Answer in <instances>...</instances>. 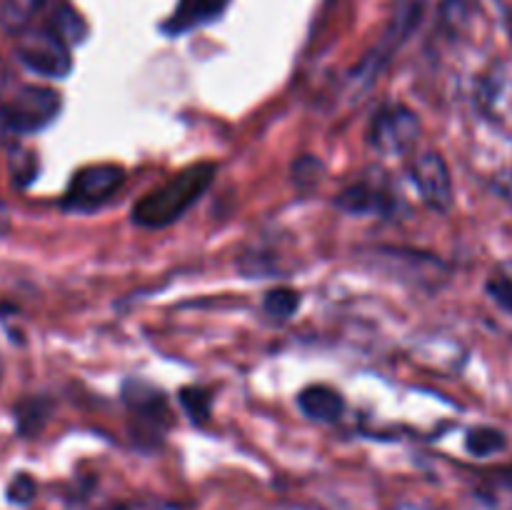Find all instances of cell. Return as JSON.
I'll list each match as a JSON object with an SVG mask.
<instances>
[{"instance_id": "e0dca14e", "label": "cell", "mask_w": 512, "mask_h": 510, "mask_svg": "<svg viewBox=\"0 0 512 510\" xmlns=\"http://www.w3.org/2000/svg\"><path fill=\"white\" fill-rule=\"evenodd\" d=\"M180 403H183L185 413L195 420L203 423L210 413V395L203 388H183L180 390Z\"/></svg>"}, {"instance_id": "7c38bea8", "label": "cell", "mask_w": 512, "mask_h": 510, "mask_svg": "<svg viewBox=\"0 0 512 510\" xmlns=\"http://www.w3.org/2000/svg\"><path fill=\"white\" fill-rule=\"evenodd\" d=\"M53 0H3L0 5V28L10 35H20L30 28L35 15Z\"/></svg>"}, {"instance_id": "8fae6325", "label": "cell", "mask_w": 512, "mask_h": 510, "mask_svg": "<svg viewBox=\"0 0 512 510\" xmlns=\"http://www.w3.org/2000/svg\"><path fill=\"white\" fill-rule=\"evenodd\" d=\"M335 205L350 215L385 213V210H390L388 198L370 183H353L345 190H340V195L335 198Z\"/></svg>"}, {"instance_id": "52a82bcc", "label": "cell", "mask_w": 512, "mask_h": 510, "mask_svg": "<svg viewBox=\"0 0 512 510\" xmlns=\"http://www.w3.org/2000/svg\"><path fill=\"white\" fill-rule=\"evenodd\" d=\"M123 400L135 418V433L155 443V438H160L170 425V408L165 395L148 380L130 378L123 383Z\"/></svg>"}, {"instance_id": "9c48e42d", "label": "cell", "mask_w": 512, "mask_h": 510, "mask_svg": "<svg viewBox=\"0 0 512 510\" xmlns=\"http://www.w3.org/2000/svg\"><path fill=\"white\" fill-rule=\"evenodd\" d=\"M230 0H180L168 20L160 25L165 35H183L188 30L203 28L225 13Z\"/></svg>"}, {"instance_id": "5bb4252c", "label": "cell", "mask_w": 512, "mask_h": 510, "mask_svg": "<svg viewBox=\"0 0 512 510\" xmlns=\"http://www.w3.org/2000/svg\"><path fill=\"white\" fill-rule=\"evenodd\" d=\"M505 445H508L505 433H500V430L495 428H485V425L470 428L468 435H465V448H468V453L475 455V458H488V455L500 453Z\"/></svg>"}, {"instance_id": "4fadbf2b", "label": "cell", "mask_w": 512, "mask_h": 510, "mask_svg": "<svg viewBox=\"0 0 512 510\" xmlns=\"http://www.w3.org/2000/svg\"><path fill=\"white\" fill-rule=\"evenodd\" d=\"M48 28L53 30L65 45H80L88 38V23H85L83 15H80L78 10L70 8V5H58Z\"/></svg>"}, {"instance_id": "9a60e30c", "label": "cell", "mask_w": 512, "mask_h": 510, "mask_svg": "<svg viewBox=\"0 0 512 510\" xmlns=\"http://www.w3.org/2000/svg\"><path fill=\"white\" fill-rule=\"evenodd\" d=\"M298 305H300V295L295 293V290H290V288L270 290V293L265 295V300H263L265 313H268L270 318H275V320H288L290 315L298 310Z\"/></svg>"}, {"instance_id": "ffe728a7", "label": "cell", "mask_w": 512, "mask_h": 510, "mask_svg": "<svg viewBox=\"0 0 512 510\" xmlns=\"http://www.w3.org/2000/svg\"><path fill=\"white\" fill-rule=\"evenodd\" d=\"M488 295L500 308L512 313V275H498V278L488 280Z\"/></svg>"}, {"instance_id": "8992f818", "label": "cell", "mask_w": 512, "mask_h": 510, "mask_svg": "<svg viewBox=\"0 0 512 510\" xmlns=\"http://www.w3.org/2000/svg\"><path fill=\"white\" fill-rule=\"evenodd\" d=\"M420 118L405 105H385L375 113L370 123V145L380 155H403L408 153L420 138Z\"/></svg>"}, {"instance_id": "ba28073f", "label": "cell", "mask_w": 512, "mask_h": 510, "mask_svg": "<svg viewBox=\"0 0 512 510\" xmlns=\"http://www.w3.org/2000/svg\"><path fill=\"white\" fill-rule=\"evenodd\" d=\"M413 183L418 185L420 195L433 210L448 213L453 208V178H450V170L440 153L428 150L415 158Z\"/></svg>"}, {"instance_id": "5b68a950", "label": "cell", "mask_w": 512, "mask_h": 510, "mask_svg": "<svg viewBox=\"0 0 512 510\" xmlns=\"http://www.w3.org/2000/svg\"><path fill=\"white\" fill-rule=\"evenodd\" d=\"M418 18H420L418 3L405 5V8L398 10L395 20L390 23L388 33H385L383 38H380V43L375 45L368 55H365L363 63H360L358 68L350 73V83H353V88L358 90V93H365V90H368L370 85L378 80L380 70L390 63V58L395 55V50L405 43V38H408L410 33H413V28L418 25Z\"/></svg>"}, {"instance_id": "30bf717a", "label": "cell", "mask_w": 512, "mask_h": 510, "mask_svg": "<svg viewBox=\"0 0 512 510\" xmlns=\"http://www.w3.org/2000/svg\"><path fill=\"white\" fill-rule=\"evenodd\" d=\"M298 405L308 418L323 420V423H335L343 415L345 400L338 390L328 385H310L298 395Z\"/></svg>"}, {"instance_id": "44dd1931", "label": "cell", "mask_w": 512, "mask_h": 510, "mask_svg": "<svg viewBox=\"0 0 512 510\" xmlns=\"http://www.w3.org/2000/svg\"><path fill=\"white\" fill-rule=\"evenodd\" d=\"M10 228V215H8V208H5V203L0 200V235L8 233Z\"/></svg>"}, {"instance_id": "d6986e66", "label": "cell", "mask_w": 512, "mask_h": 510, "mask_svg": "<svg viewBox=\"0 0 512 510\" xmlns=\"http://www.w3.org/2000/svg\"><path fill=\"white\" fill-rule=\"evenodd\" d=\"M35 498V480L30 475L20 473L10 480L8 485V500L15 505H28Z\"/></svg>"}, {"instance_id": "6da1fadb", "label": "cell", "mask_w": 512, "mask_h": 510, "mask_svg": "<svg viewBox=\"0 0 512 510\" xmlns=\"http://www.w3.org/2000/svg\"><path fill=\"white\" fill-rule=\"evenodd\" d=\"M215 170H218L215 163H208V160L180 170L178 175L165 180L163 185L150 190L148 195H143L135 203L133 223L140 225V228H165V225H173L213 185Z\"/></svg>"}, {"instance_id": "ac0fdd59", "label": "cell", "mask_w": 512, "mask_h": 510, "mask_svg": "<svg viewBox=\"0 0 512 510\" xmlns=\"http://www.w3.org/2000/svg\"><path fill=\"white\" fill-rule=\"evenodd\" d=\"M45 420V403L43 400H28L18 408V428L23 435L38 433Z\"/></svg>"}, {"instance_id": "2e32d148", "label": "cell", "mask_w": 512, "mask_h": 510, "mask_svg": "<svg viewBox=\"0 0 512 510\" xmlns=\"http://www.w3.org/2000/svg\"><path fill=\"white\" fill-rule=\"evenodd\" d=\"M8 165H10V175H13V183L20 185V188H25V185L35 178V170H38L35 155L30 153V150L15 148V145L10 148Z\"/></svg>"}, {"instance_id": "3957f363", "label": "cell", "mask_w": 512, "mask_h": 510, "mask_svg": "<svg viewBox=\"0 0 512 510\" xmlns=\"http://www.w3.org/2000/svg\"><path fill=\"white\" fill-rule=\"evenodd\" d=\"M125 183V170L115 163H98L78 170L65 190L63 208L73 213H93L103 208Z\"/></svg>"}, {"instance_id": "7a4b0ae2", "label": "cell", "mask_w": 512, "mask_h": 510, "mask_svg": "<svg viewBox=\"0 0 512 510\" xmlns=\"http://www.w3.org/2000/svg\"><path fill=\"white\" fill-rule=\"evenodd\" d=\"M63 100L45 85H23L8 100H0V145L13 148L15 138L33 135L58 118Z\"/></svg>"}, {"instance_id": "277c9868", "label": "cell", "mask_w": 512, "mask_h": 510, "mask_svg": "<svg viewBox=\"0 0 512 510\" xmlns=\"http://www.w3.org/2000/svg\"><path fill=\"white\" fill-rule=\"evenodd\" d=\"M15 58L43 78H68L73 70L70 45H65L50 28L23 30L15 43Z\"/></svg>"}]
</instances>
